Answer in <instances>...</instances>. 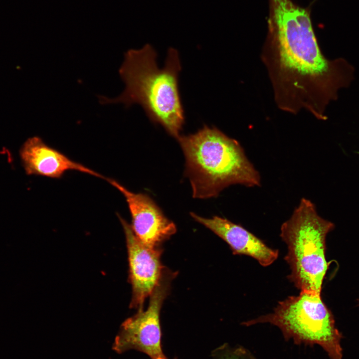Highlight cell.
<instances>
[{
  "instance_id": "6da1fadb",
  "label": "cell",
  "mask_w": 359,
  "mask_h": 359,
  "mask_svg": "<svg viewBox=\"0 0 359 359\" xmlns=\"http://www.w3.org/2000/svg\"><path fill=\"white\" fill-rule=\"evenodd\" d=\"M268 33L261 54L278 107L304 109L325 120L326 109L348 86L354 69L343 59L322 53L308 11L292 0H270Z\"/></svg>"
},
{
  "instance_id": "7a4b0ae2",
  "label": "cell",
  "mask_w": 359,
  "mask_h": 359,
  "mask_svg": "<svg viewBox=\"0 0 359 359\" xmlns=\"http://www.w3.org/2000/svg\"><path fill=\"white\" fill-rule=\"evenodd\" d=\"M157 57L149 44L140 49L128 50L119 69L125 84L124 91L115 98L97 97L101 105L120 103L127 108L140 105L151 122L161 125L178 139L185 123L179 88L181 70L179 53L176 49L169 48L162 68L158 67Z\"/></svg>"
},
{
  "instance_id": "3957f363",
  "label": "cell",
  "mask_w": 359,
  "mask_h": 359,
  "mask_svg": "<svg viewBox=\"0 0 359 359\" xmlns=\"http://www.w3.org/2000/svg\"><path fill=\"white\" fill-rule=\"evenodd\" d=\"M177 140L184 155V173L193 197H216L232 184L260 186V175L240 144L217 127L204 125L196 133L180 135Z\"/></svg>"
},
{
  "instance_id": "277c9868",
  "label": "cell",
  "mask_w": 359,
  "mask_h": 359,
  "mask_svg": "<svg viewBox=\"0 0 359 359\" xmlns=\"http://www.w3.org/2000/svg\"><path fill=\"white\" fill-rule=\"evenodd\" d=\"M334 226L321 217L315 205L304 197L282 224L280 235L288 249L284 259L291 270L288 278L301 291L321 294L328 268L326 240Z\"/></svg>"
},
{
  "instance_id": "5b68a950",
  "label": "cell",
  "mask_w": 359,
  "mask_h": 359,
  "mask_svg": "<svg viewBox=\"0 0 359 359\" xmlns=\"http://www.w3.org/2000/svg\"><path fill=\"white\" fill-rule=\"evenodd\" d=\"M269 323L278 327L286 341L322 347L331 359H342V334L321 294L302 292L279 302L273 312L244 322L250 326Z\"/></svg>"
},
{
  "instance_id": "8992f818",
  "label": "cell",
  "mask_w": 359,
  "mask_h": 359,
  "mask_svg": "<svg viewBox=\"0 0 359 359\" xmlns=\"http://www.w3.org/2000/svg\"><path fill=\"white\" fill-rule=\"evenodd\" d=\"M175 273L164 269L161 278L150 295L146 311L139 310L125 320L113 344L118 353L136 350L148 355L151 359H167L161 346L160 311L169 292Z\"/></svg>"
},
{
  "instance_id": "52a82bcc",
  "label": "cell",
  "mask_w": 359,
  "mask_h": 359,
  "mask_svg": "<svg viewBox=\"0 0 359 359\" xmlns=\"http://www.w3.org/2000/svg\"><path fill=\"white\" fill-rule=\"evenodd\" d=\"M118 215L124 230L128 249L132 287L130 307L142 310L145 300L158 284L164 269L160 259L162 250L143 244L134 233L131 225Z\"/></svg>"
},
{
  "instance_id": "ba28073f",
  "label": "cell",
  "mask_w": 359,
  "mask_h": 359,
  "mask_svg": "<svg viewBox=\"0 0 359 359\" xmlns=\"http://www.w3.org/2000/svg\"><path fill=\"white\" fill-rule=\"evenodd\" d=\"M107 180L125 197L132 218L131 226L137 238L150 248H159L177 231L175 224L147 194L131 191L117 180Z\"/></svg>"
},
{
  "instance_id": "9c48e42d",
  "label": "cell",
  "mask_w": 359,
  "mask_h": 359,
  "mask_svg": "<svg viewBox=\"0 0 359 359\" xmlns=\"http://www.w3.org/2000/svg\"><path fill=\"white\" fill-rule=\"evenodd\" d=\"M19 153L25 172L29 176L60 179L67 172L76 171L107 180L104 176L48 146L37 136L28 138L21 146Z\"/></svg>"
},
{
  "instance_id": "30bf717a",
  "label": "cell",
  "mask_w": 359,
  "mask_h": 359,
  "mask_svg": "<svg viewBox=\"0 0 359 359\" xmlns=\"http://www.w3.org/2000/svg\"><path fill=\"white\" fill-rule=\"evenodd\" d=\"M197 222L211 230L224 240L234 255H244L256 259L262 266L272 264L278 258L279 251L273 249L260 239L240 225L217 216L207 218L191 212Z\"/></svg>"
},
{
  "instance_id": "8fae6325",
  "label": "cell",
  "mask_w": 359,
  "mask_h": 359,
  "mask_svg": "<svg viewBox=\"0 0 359 359\" xmlns=\"http://www.w3.org/2000/svg\"><path fill=\"white\" fill-rule=\"evenodd\" d=\"M212 359H257L247 349L241 346L231 347L224 344L212 352Z\"/></svg>"
},
{
  "instance_id": "7c38bea8",
  "label": "cell",
  "mask_w": 359,
  "mask_h": 359,
  "mask_svg": "<svg viewBox=\"0 0 359 359\" xmlns=\"http://www.w3.org/2000/svg\"></svg>"
},
{
  "instance_id": "4fadbf2b",
  "label": "cell",
  "mask_w": 359,
  "mask_h": 359,
  "mask_svg": "<svg viewBox=\"0 0 359 359\" xmlns=\"http://www.w3.org/2000/svg\"></svg>"
}]
</instances>
